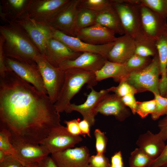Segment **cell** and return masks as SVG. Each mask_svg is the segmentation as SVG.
I'll return each mask as SVG.
<instances>
[{
    "label": "cell",
    "mask_w": 167,
    "mask_h": 167,
    "mask_svg": "<svg viewBox=\"0 0 167 167\" xmlns=\"http://www.w3.org/2000/svg\"><path fill=\"white\" fill-rule=\"evenodd\" d=\"M60 122L47 94L10 69L0 77V128L8 132L11 143L40 144Z\"/></svg>",
    "instance_id": "1"
},
{
    "label": "cell",
    "mask_w": 167,
    "mask_h": 167,
    "mask_svg": "<svg viewBox=\"0 0 167 167\" xmlns=\"http://www.w3.org/2000/svg\"><path fill=\"white\" fill-rule=\"evenodd\" d=\"M0 35L4 39L3 49L6 57L21 62L35 63L41 54L22 28L13 21L0 26Z\"/></svg>",
    "instance_id": "2"
},
{
    "label": "cell",
    "mask_w": 167,
    "mask_h": 167,
    "mask_svg": "<svg viewBox=\"0 0 167 167\" xmlns=\"http://www.w3.org/2000/svg\"><path fill=\"white\" fill-rule=\"evenodd\" d=\"M65 78L64 84L54 105L59 113L67 111L71 104L73 97L86 84L90 88L96 86V80L95 73L81 69L71 68L65 71Z\"/></svg>",
    "instance_id": "3"
},
{
    "label": "cell",
    "mask_w": 167,
    "mask_h": 167,
    "mask_svg": "<svg viewBox=\"0 0 167 167\" xmlns=\"http://www.w3.org/2000/svg\"><path fill=\"white\" fill-rule=\"evenodd\" d=\"M112 2L125 34L133 38L144 34L142 26L141 6L136 0H112Z\"/></svg>",
    "instance_id": "4"
},
{
    "label": "cell",
    "mask_w": 167,
    "mask_h": 167,
    "mask_svg": "<svg viewBox=\"0 0 167 167\" xmlns=\"http://www.w3.org/2000/svg\"><path fill=\"white\" fill-rule=\"evenodd\" d=\"M161 75L157 54L147 66L139 71L130 73L126 80L134 87L138 92L149 91L154 95L160 94L159 89Z\"/></svg>",
    "instance_id": "5"
},
{
    "label": "cell",
    "mask_w": 167,
    "mask_h": 167,
    "mask_svg": "<svg viewBox=\"0 0 167 167\" xmlns=\"http://www.w3.org/2000/svg\"><path fill=\"white\" fill-rule=\"evenodd\" d=\"M35 62L41 73L48 95L54 104L64 84L65 71L51 65L41 54L37 57Z\"/></svg>",
    "instance_id": "6"
},
{
    "label": "cell",
    "mask_w": 167,
    "mask_h": 167,
    "mask_svg": "<svg viewBox=\"0 0 167 167\" xmlns=\"http://www.w3.org/2000/svg\"><path fill=\"white\" fill-rule=\"evenodd\" d=\"M13 21L22 28L40 54L44 56L47 42L52 37L51 28L32 19L26 12Z\"/></svg>",
    "instance_id": "7"
},
{
    "label": "cell",
    "mask_w": 167,
    "mask_h": 167,
    "mask_svg": "<svg viewBox=\"0 0 167 167\" xmlns=\"http://www.w3.org/2000/svg\"><path fill=\"white\" fill-rule=\"evenodd\" d=\"M82 140L80 136L71 134L66 127L61 125L53 129L40 145L52 154L72 148Z\"/></svg>",
    "instance_id": "8"
},
{
    "label": "cell",
    "mask_w": 167,
    "mask_h": 167,
    "mask_svg": "<svg viewBox=\"0 0 167 167\" xmlns=\"http://www.w3.org/2000/svg\"><path fill=\"white\" fill-rule=\"evenodd\" d=\"M5 61L7 67L18 76L39 91L47 94L41 73L36 62H25L6 57Z\"/></svg>",
    "instance_id": "9"
},
{
    "label": "cell",
    "mask_w": 167,
    "mask_h": 167,
    "mask_svg": "<svg viewBox=\"0 0 167 167\" xmlns=\"http://www.w3.org/2000/svg\"><path fill=\"white\" fill-rule=\"evenodd\" d=\"M69 0H30L26 13L35 21L47 25Z\"/></svg>",
    "instance_id": "10"
},
{
    "label": "cell",
    "mask_w": 167,
    "mask_h": 167,
    "mask_svg": "<svg viewBox=\"0 0 167 167\" xmlns=\"http://www.w3.org/2000/svg\"><path fill=\"white\" fill-rule=\"evenodd\" d=\"M79 0H69L47 24L68 35L75 36V22Z\"/></svg>",
    "instance_id": "11"
},
{
    "label": "cell",
    "mask_w": 167,
    "mask_h": 167,
    "mask_svg": "<svg viewBox=\"0 0 167 167\" xmlns=\"http://www.w3.org/2000/svg\"><path fill=\"white\" fill-rule=\"evenodd\" d=\"M51 30L52 37L61 41L72 51L76 52L99 54L107 59L109 53L114 43V42L101 45H91L85 43L76 37L68 35L52 28Z\"/></svg>",
    "instance_id": "12"
},
{
    "label": "cell",
    "mask_w": 167,
    "mask_h": 167,
    "mask_svg": "<svg viewBox=\"0 0 167 167\" xmlns=\"http://www.w3.org/2000/svg\"><path fill=\"white\" fill-rule=\"evenodd\" d=\"M90 156L88 148L83 146L52 154L51 157L57 167H86Z\"/></svg>",
    "instance_id": "13"
},
{
    "label": "cell",
    "mask_w": 167,
    "mask_h": 167,
    "mask_svg": "<svg viewBox=\"0 0 167 167\" xmlns=\"http://www.w3.org/2000/svg\"><path fill=\"white\" fill-rule=\"evenodd\" d=\"M82 53L72 51L61 41L51 37L47 42L43 56L51 65L59 67L62 63L75 59Z\"/></svg>",
    "instance_id": "14"
},
{
    "label": "cell",
    "mask_w": 167,
    "mask_h": 167,
    "mask_svg": "<svg viewBox=\"0 0 167 167\" xmlns=\"http://www.w3.org/2000/svg\"><path fill=\"white\" fill-rule=\"evenodd\" d=\"M115 35L106 28L95 24L76 31L75 33V36L90 44L101 45L115 41L117 37Z\"/></svg>",
    "instance_id": "15"
},
{
    "label": "cell",
    "mask_w": 167,
    "mask_h": 167,
    "mask_svg": "<svg viewBox=\"0 0 167 167\" xmlns=\"http://www.w3.org/2000/svg\"><path fill=\"white\" fill-rule=\"evenodd\" d=\"M91 91L87 95V100L83 104L77 105L71 104L66 113H70L73 111L79 112L83 116V119L89 123L90 126L94 125L95 117L97 115L96 109L101 101L109 92L106 89H102L99 92L91 88Z\"/></svg>",
    "instance_id": "16"
},
{
    "label": "cell",
    "mask_w": 167,
    "mask_h": 167,
    "mask_svg": "<svg viewBox=\"0 0 167 167\" xmlns=\"http://www.w3.org/2000/svg\"><path fill=\"white\" fill-rule=\"evenodd\" d=\"M140 6L142 26L144 34L156 40L167 34V19L160 17L146 7Z\"/></svg>",
    "instance_id": "17"
},
{
    "label": "cell",
    "mask_w": 167,
    "mask_h": 167,
    "mask_svg": "<svg viewBox=\"0 0 167 167\" xmlns=\"http://www.w3.org/2000/svg\"><path fill=\"white\" fill-rule=\"evenodd\" d=\"M96 112L105 115H113L118 120L124 121L131 114L130 111L122 102L121 98L115 94L105 95L96 109Z\"/></svg>",
    "instance_id": "18"
},
{
    "label": "cell",
    "mask_w": 167,
    "mask_h": 167,
    "mask_svg": "<svg viewBox=\"0 0 167 167\" xmlns=\"http://www.w3.org/2000/svg\"><path fill=\"white\" fill-rule=\"evenodd\" d=\"M135 49L134 38L125 34L117 37L109 53L107 59L113 62L124 64L135 54Z\"/></svg>",
    "instance_id": "19"
},
{
    "label": "cell",
    "mask_w": 167,
    "mask_h": 167,
    "mask_svg": "<svg viewBox=\"0 0 167 167\" xmlns=\"http://www.w3.org/2000/svg\"><path fill=\"white\" fill-rule=\"evenodd\" d=\"M12 144L17 152L19 161L24 166L38 163L50 154L44 146L40 144L24 143Z\"/></svg>",
    "instance_id": "20"
},
{
    "label": "cell",
    "mask_w": 167,
    "mask_h": 167,
    "mask_svg": "<svg viewBox=\"0 0 167 167\" xmlns=\"http://www.w3.org/2000/svg\"><path fill=\"white\" fill-rule=\"evenodd\" d=\"M107 60L99 54L84 52L75 59L62 63L59 67L64 71L69 68H77L95 72L102 67Z\"/></svg>",
    "instance_id": "21"
},
{
    "label": "cell",
    "mask_w": 167,
    "mask_h": 167,
    "mask_svg": "<svg viewBox=\"0 0 167 167\" xmlns=\"http://www.w3.org/2000/svg\"><path fill=\"white\" fill-rule=\"evenodd\" d=\"M136 144L153 160L161 154L165 145V141L150 131L141 134Z\"/></svg>",
    "instance_id": "22"
},
{
    "label": "cell",
    "mask_w": 167,
    "mask_h": 167,
    "mask_svg": "<svg viewBox=\"0 0 167 167\" xmlns=\"http://www.w3.org/2000/svg\"><path fill=\"white\" fill-rule=\"evenodd\" d=\"M95 24L106 28L115 34L122 36L125 34L119 16L113 3L105 9L97 13Z\"/></svg>",
    "instance_id": "23"
},
{
    "label": "cell",
    "mask_w": 167,
    "mask_h": 167,
    "mask_svg": "<svg viewBox=\"0 0 167 167\" xmlns=\"http://www.w3.org/2000/svg\"><path fill=\"white\" fill-rule=\"evenodd\" d=\"M95 73L97 82L112 78L114 81L120 82L126 80L129 74L124 64L115 63L108 60L102 67Z\"/></svg>",
    "instance_id": "24"
},
{
    "label": "cell",
    "mask_w": 167,
    "mask_h": 167,
    "mask_svg": "<svg viewBox=\"0 0 167 167\" xmlns=\"http://www.w3.org/2000/svg\"><path fill=\"white\" fill-rule=\"evenodd\" d=\"M161 75L159 89L161 96H165L167 92V35H163L156 40Z\"/></svg>",
    "instance_id": "25"
},
{
    "label": "cell",
    "mask_w": 167,
    "mask_h": 167,
    "mask_svg": "<svg viewBox=\"0 0 167 167\" xmlns=\"http://www.w3.org/2000/svg\"><path fill=\"white\" fill-rule=\"evenodd\" d=\"M30 0H5L0 1V15L6 18L12 15V21L27 12Z\"/></svg>",
    "instance_id": "26"
},
{
    "label": "cell",
    "mask_w": 167,
    "mask_h": 167,
    "mask_svg": "<svg viewBox=\"0 0 167 167\" xmlns=\"http://www.w3.org/2000/svg\"><path fill=\"white\" fill-rule=\"evenodd\" d=\"M135 49V54L146 57H154L157 54L156 40L148 37L144 34L134 38Z\"/></svg>",
    "instance_id": "27"
},
{
    "label": "cell",
    "mask_w": 167,
    "mask_h": 167,
    "mask_svg": "<svg viewBox=\"0 0 167 167\" xmlns=\"http://www.w3.org/2000/svg\"><path fill=\"white\" fill-rule=\"evenodd\" d=\"M98 12L84 8H78L75 22V32L95 24Z\"/></svg>",
    "instance_id": "28"
},
{
    "label": "cell",
    "mask_w": 167,
    "mask_h": 167,
    "mask_svg": "<svg viewBox=\"0 0 167 167\" xmlns=\"http://www.w3.org/2000/svg\"><path fill=\"white\" fill-rule=\"evenodd\" d=\"M140 5L148 8L163 18H167V0H136Z\"/></svg>",
    "instance_id": "29"
},
{
    "label": "cell",
    "mask_w": 167,
    "mask_h": 167,
    "mask_svg": "<svg viewBox=\"0 0 167 167\" xmlns=\"http://www.w3.org/2000/svg\"><path fill=\"white\" fill-rule=\"evenodd\" d=\"M153 160L141 149L137 148L131 153L129 165L130 167H149Z\"/></svg>",
    "instance_id": "30"
},
{
    "label": "cell",
    "mask_w": 167,
    "mask_h": 167,
    "mask_svg": "<svg viewBox=\"0 0 167 167\" xmlns=\"http://www.w3.org/2000/svg\"><path fill=\"white\" fill-rule=\"evenodd\" d=\"M152 60L150 57H142L134 54L124 64L130 74L144 69L150 64Z\"/></svg>",
    "instance_id": "31"
},
{
    "label": "cell",
    "mask_w": 167,
    "mask_h": 167,
    "mask_svg": "<svg viewBox=\"0 0 167 167\" xmlns=\"http://www.w3.org/2000/svg\"><path fill=\"white\" fill-rule=\"evenodd\" d=\"M112 0H79L78 8H84L99 12L112 4Z\"/></svg>",
    "instance_id": "32"
},
{
    "label": "cell",
    "mask_w": 167,
    "mask_h": 167,
    "mask_svg": "<svg viewBox=\"0 0 167 167\" xmlns=\"http://www.w3.org/2000/svg\"><path fill=\"white\" fill-rule=\"evenodd\" d=\"M10 136L9 133L7 130L4 129H0V150L4 151L7 155L12 156L19 161L17 152L10 141Z\"/></svg>",
    "instance_id": "33"
},
{
    "label": "cell",
    "mask_w": 167,
    "mask_h": 167,
    "mask_svg": "<svg viewBox=\"0 0 167 167\" xmlns=\"http://www.w3.org/2000/svg\"><path fill=\"white\" fill-rule=\"evenodd\" d=\"M107 89L109 92H113L115 94L121 98L129 94H135L138 92L134 87L126 80L119 82L117 86L112 87Z\"/></svg>",
    "instance_id": "34"
},
{
    "label": "cell",
    "mask_w": 167,
    "mask_h": 167,
    "mask_svg": "<svg viewBox=\"0 0 167 167\" xmlns=\"http://www.w3.org/2000/svg\"><path fill=\"white\" fill-rule=\"evenodd\" d=\"M154 95L156 105L154 111L151 115L152 119L155 120L158 119L161 116L167 115V98L160 94Z\"/></svg>",
    "instance_id": "35"
},
{
    "label": "cell",
    "mask_w": 167,
    "mask_h": 167,
    "mask_svg": "<svg viewBox=\"0 0 167 167\" xmlns=\"http://www.w3.org/2000/svg\"><path fill=\"white\" fill-rule=\"evenodd\" d=\"M156 105L155 99L150 101L142 102L137 101L136 113L142 118L152 114L155 111Z\"/></svg>",
    "instance_id": "36"
},
{
    "label": "cell",
    "mask_w": 167,
    "mask_h": 167,
    "mask_svg": "<svg viewBox=\"0 0 167 167\" xmlns=\"http://www.w3.org/2000/svg\"><path fill=\"white\" fill-rule=\"evenodd\" d=\"M94 135L96 139V148L97 153L103 154L106 152L108 139L104 132L99 129H96Z\"/></svg>",
    "instance_id": "37"
},
{
    "label": "cell",
    "mask_w": 167,
    "mask_h": 167,
    "mask_svg": "<svg viewBox=\"0 0 167 167\" xmlns=\"http://www.w3.org/2000/svg\"><path fill=\"white\" fill-rule=\"evenodd\" d=\"M89 164L92 167H111L109 159L104 154L97 153L90 156Z\"/></svg>",
    "instance_id": "38"
},
{
    "label": "cell",
    "mask_w": 167,
    "mask_h": 167,
    "mask_svg": "<svg viewBox=\"0 0 167 167\" xmlns=\"http://www.w3.org/2000/svg\"><path fill=\"white\" fill-rule=\"evenodd\" d=\"M149 167H167V143L160 155L153 161Z\"/></svg>",
    "instance_id": "39"
},
{
    "label": "cell",
    "mask_w": 167,
    "mask_h": 167,
    "mask_svg": "<svg viewBox=\"0 0 167 167\" xmlns=\"http://www.w3.org/2000/svg\"><path fill=\"white\" fill-rule=\"evenodd\" d=\"M79 119H74L65 120L64 122L66 125L67 130L70 133L74 135L79 136L82 135V134L79 127Z\"/></svg>",
    "instance_id": "40"
},
{
    "label": "cell",
    "mask_w": 167,
    "mask_h": 167,
    "mask_svg": "<svg viewBox=\"0 0 167 167\" xmlns=\"http://www.w3.org/2000/svg\"><path fill=\"white\" fill-rule=\"evenodd\" d=\"M121 99L124 104L129 108L132 113L135 114L136 113L137 101L136 100L134 94H128L122 97Z\"/></svg>",
    "instance_id": "41"
},
{
    "label": "cell",
    "mask_w": 167,
    "mask_h": 167,
    "mask_svg": "<svg viewBox=\"0 0 167 167\" xmlns=\"http://www.w3.org/2000/svg\"><path fill=\"white\" fill-rule=\"evenodd\" d=\"M4 39L0 35V77L3 76L5 72L9 69L6 64V56L3 49Z\"/></svg>",
    "instance_id": "42"
},
{
    "label": "cell",
    "mask_w": 167,
    "mask_h": 167,
    "mask_svg": "<svg viewBox=\"0 0 167 167\" xmlns=\"http://www.w3.org/2000/svg\"><path fill=\"white\" fill-rule=\"evenodd\" d=\"M24 166L15 158L11 155H7L0 163V167H24Z\"/></svg>",
    "instance_id": "43"
},
{
    "label": "cell",
    "mask_w": 167,
    "mask_h": 167,
    "mask_svg": "<svg viewBox=\"0 0 167 167\" xmlns=\"http://www.w3.org/2000/svg\"><path fill=\"white\" fill-rule=\"evenodd\" d=\"M158 126L160 131L156 134L165 141L167 139V115L159 122Z\"/></svg>",
    "instance_id": "44"
},
{
    "label": "cell",
    "mask_w": 167,
    "mask_h": 167,
    "mask_svg": "<svg viewBox=\"0 0 167 167\" xmlns=\"http://www.w3.org/2000/svg\"><path fill=\"white\" fill-rule=\"evenodd\" d=\"M111 167H124L122 154L121 151L116 152L111 157Z\"/></svg>",
    "instance_id": "45"
},
{
    "label": "cell",
    "mask_w": 167,
    "mask_h": 167,
    "mask_svg": "<svg viewBox=\"0 0 167 167\" xmlns=\"http://www.w3.org/2000/svg\"><path fill=\"white\" fill-rule=\"evenodd\" d=\"M79 125L82 135L84 137L87 135L91 138L89 128L90 126L88 122L83 119L79 122Z\"/></svg>",
    "instance_id": "46"
},
{
    "label": "cell",
    "mask_w": 167,
    "mask_h": 167,
    "mask_svg": "<svg viewBox=\"0 0 167 167\" xmlns=\"http://www.w3.org/2000/svg\"><path fill=\"white\" fill-rule=\"evenodd\" d=\"M37 167H57L51 157L48 156L37 163Z\"/></svg>",
    "instance_id": "47"
},
{
    "label": "cell",
    "mask_w": 167,
    "mask_h": 167,
    "mask_svg": "<svg viewBox=\"0 0 167 167\" xmlns=\"http://www.w3.org/2000/svg\"><path fill=\"white\" fill-rule=\"evenodd\" d=\"M8 155L4 151L0 150V163L2 162L6 157Z\"/></svg>",
    "instance_id": "48"
},
{
    "label": "cell",
    "mask_w": 167,
    "mask_h": 167,
    "mask_svg": "<svg viewBox=\"0 0 167 167\" xmlns=\"http://www.w3.org/2000/svg\"><path fill=\"white\" fill-rule=\"evenodd\" d=\"M37 163L30 164L24 166V167H37Z\"/></svg>",
    "instance_id": "49"
},
{
    "label": "cell",
    "mask_w": 167,
    "mask_h": 167,
    "mask_svg": "<svg viewBox=\"0 0 167 167\" xmlns=\"http://www.w3.org/2000/svg\"><path fill=\"white\" fill-rule=\"evenodd\" d=\"M86 167H92L89 164Z\"/></svg>",
    "instance_id": "50"
},
{
    "label": "cell",
    "mask_w": 167,
    "mask_h": 167,
    "mask_svg": "<svg viewBox=\"0 0 167 167\" xmlns=\"http://www.w3.org/2000/svg\"><path fill=\"white\" fill-rule=\"evenodd\" d=\"M165 97L167 98V93H166V95H165Z\"/></svg>",
    "instance_id": "51"
},
{
    "label": "cell",
    "mask_w": 167,
    "mask_h": 167,
    "mask_svg": "<svg viewBox=\"0 0 167 167\" xmlns=\"http://www.w3.org/2000/svg\"><path fill=\"white\" fill-rule=\"evenodd\" d=\"M166 35H167V33L166 34Z\"/></svg>",
    "instance_id": "52"
},
{
    "label": "cell",
    "mask_w": 167,
    "mask_h": 167,
    "mask_svg": "<svg viewBox=\"0 0 167 167\" xmlns=\"http://www.w3.org/2000/svg\"></svg>",
    "instance_id": "53"
}]
</instances>
